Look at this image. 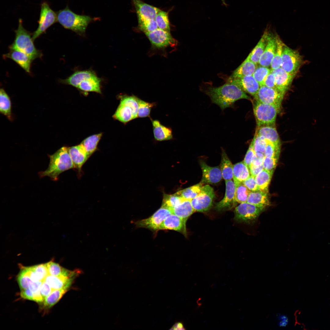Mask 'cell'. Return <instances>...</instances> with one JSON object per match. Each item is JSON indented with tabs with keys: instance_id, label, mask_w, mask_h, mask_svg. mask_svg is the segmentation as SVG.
Listing matches in <instances>:
<instances>
[{
	"instance_id": "53",
	"label": "cell",
	"mask_w": 330,
	"mask_h": 330,
	"mask_svg": "<svg viewBox=\"0 0 330 330\" xmlns=\"http://www.w3.org/2000/svg\"><path fill=\"white\" fill-rule=\"evenodd\" d=\"M242 183L244 185L251 191L259 190L255 177L252 175L244 181Z\"/></svg>"
},
{
	"instance_id": "45",
	"label": "cell",
	"mask_w": 330,
	"mask_h": 330,
	"mask_svg": "<svg viewBox=\"0 0 330 330\" xmlns=\"http://www.w3.org/2000/svg\"><path fill=\"white\" fill-rule=\"evenodd\" d=\"M138 107V117L144 118L149 116L152 108L155 105V103H149L137 97Z\"/></svg>"
},
{
	"instance_id": "62",
	"label": "cell",
	"mask_w": 330,
	"mask_h": 330,
	"mask_svg": "<svg viewBox=\"0 0 330 330\" xmlns=\"http://www.w3.org/2000/svg\"><path fill=\"white\" fill-rule=\"evenodd\" d=\"M44 300V299L41 294L40 290L35 292L33 293V301H35L38 303H40L43 302Z\"/></svg>"
},
{
	"instance_id": "14",
	"label": "cell",
	"mask_w": 330,
	"mask_h": 330,
	"mask_svg": "<svg viewBox=\"0 0 330 330\" xmlns=\"http://www.w3.org/2000/svg\"><path fill=\"white\" fill-rule=\"evenodd\" d=\"M3 57L12 60L27 72L30 73L31 66L33 60L25 53L18 49L9 47V52L3 55Z\"/></svg>"
},
{
	"instance_id": "13",
	"label": "cell",
	"mask_w": 330,
	"mask_h": 330,
	"mask_svg": "<svg viewBox=\"0 0 330 330\" xmlns=\"http://www.w3.org/2000/svg\"><path fill=\"white\" fill-rule=\"evenodd\" d=\"M226 192L224 197L216 204L215 208L219 211L230 210L234 207L236 201L235 197V185L232 180L226 181Z\"/></svg>"
},
{
	"instance_id": "57",
	"label": "cell",
	"mask_w": 330,
	"mask_h": 330,
	"mask_svg": "<svg viewBox=\"0 0 330 330\" xmlns=\"http://www.w3.org/2000/svg\"><path fill=\"white\" fill-rule=\"evenodd\" d=\"M265 156L264 154L260 152L255 153L252 159L251 164L255 166H259L263 164Z\"/></svg>"
},
{
	"instance_id": "42",
	"label": "cell",
	"mask_w": 330,
	"mask_h": 330,
	"mask_svg": "<svg viewBox=\"0 0 330 330\" xmlns=\"http://www.w3.org/2000/svg\"><path fill=\"white\" fill-rule=\"evenodd\" d=\"M158 28L170 32L168 13L160 10L155 18Z\"/></svg>"
},
{
	"instance_id": "54",
	"label": "cell",
	"mask_w": 330,
	"mask_h": 330,
	"mask_svg": "<svg viewBox=\"0 0 330 330\" xmlns=\"http://www.w3.org/2000/svg\"><path fill=\"white\" fill-rule=\"evenodd\" d=\"M255 153V152L253 148L252 143L251 142L243 161L248 167L249 169Z\"/></svg>"
},
{
	"instance_id": "4",
	"label": "cell",
	"mask_w": 330,
	"mask_h": 330,
	"mask_svg": "<svg viewBox=\"0 0 330 330\" xmlns=\"http://www.w3.org/2000/svg\"><path fill=\"white\" fill-rule=\"evenodd\" d=\"M15 32L14 41L9 47L18 49L25 53L33 61L41 57V52L36 48L32 35L24 27L22 20L20 18L19 20L18 27Z\"/></svg>"
},
{
	"instance_id": "46",
	"label": "cell",
	"mask_w": 330,
	"mask_h": 330,
	"mask_svg": "<svg viewBox=\"0 0 330 330\" xmlns=\"http://www.w3.org/2000/svg\"><path fill=\"white\" fill-rule=\"evenodd\" d=\"M271 71V69L268 67L260 65L256 67L252 76L260 86L263 85L266 78Z\"/></svg>"
},
{
	"instance_id": "44",
	"label": "cell",
	"mask_w": 330,
	"mask_h": 330,
	"mask_svg": "<svg viewBox=\"0 0 330 330\" xmlns=\"http://www.w3.org/2000/svg\"><path fill=\"white\" fill-rule=\"evenodd\" d=\"M137 97L135 96L124 95L121 97L120 103L130 108L132 111L134 119L138 117V104Z\"/></svg>"
},
{
	"instance_id": "29",
	"label": "cell",
	"mask_w": 330,
	"mask_h": 330,
	"mask_svg": "<svg viewBox=\"0 0 330 330\" xmlns=\"http://www.w3.org/2000/svg\"><path fill=\"white\" fill-rule=\"evenodd\" d=\"M268 32V29L267 28L256 45L248 56L250 60L256 65L258 63L259 59L266 46Z\"/></svg>"
},
{
	"instance_id": "5",
	"label": "cell",
	"mask_w": 330,
	"mask_h": 330,
	"mask_svg": "<svg viewBox=\"0 0 330 330\" xmlns=\"http://www.w3.org/2000/svg\"><path fill=\"white\" fill-rule=\"evenodd\" d=\"M253 112L257 126L275 125L276 117L280 108L274 105L255 101Z\"/></svg>"
},
{
	"instance_id": "27",
	"label": "cell",
	"mask_w": 330,
	"mask_h": 330,
	"mask_svg": "<svg viewBox=\"0 0 330 330\" xmlns=\"http://www.w3.org/2000/svg\"><path fill=\"white\" fill-rule=\"evenodd\" d=\"M95 75L94 73L90 71H78L75 72L66 79L61 80L60 81L62 83L78 88L82 81Z\"/></svg>"
},
{
	"instance_id": "9",
	"label": "cell",
	"mask_w": 330,
	"mask_h": 330,
	"mask_svg": "<svg viewBox=\"0 0 330 330\" xmlns=\"http://www.w3.org/2000/svg\"><path fill=\"white\" fill-rule=\"evenodd\" d=\"M215 196L212 187L207 184L203 185L199 194L191 200L195 211L204 212L209 210L212 206Z\"/></svg>"
},
{
	"instance_id": "52",
	"label": "cell",
	"mask_w": 330,
	"mask_h": 330,
	"mask_svg": "<svg viewBox=\"0 0 330 330\" xmlns=\"http://www.w3.org/2000/svg\"><path fill=\"white\" fill-rule=\"evenodd\" d=\"M278 159V158L265 157L263 163V169L273 174Z\"/></svg>"
},
{
	"instance_id": "1",
	"label": "cell",
	"mask_w": 330,
	"mask_h": 330,
	"mask_svg": "<svg viewBox=\"0 0 330 330\" xmlns=\"http://www.w3.org/2000/svg\"><path fill=\"white\" fill-rule=\"evenodd\" d=\"M205 93L210 97L212 102L218 105L222 110L232 107L239 100H251L250 97L240 87L229 82L218 87H208L206 90Z\"/></svg>"
},
{
	"instance_id": "26",
	"label": "cell",
	"mask_w": 330,
	"mask_h": 330,
	"mask_svg": "<svg viewBox=\"0 0 330 330\" xmlns=\"http://www.w3.org/2000/svg\"><path fill=\"white\" fill-rule=\"evenodd\" d=\"M268 193L259 190L251 191L247 202L258 207L265 208L270 204Z\"/></svg>"
},
{
	"instance_id": "19",
	"label": "cell",
	"mask_w": 330,
	"mask_h": 330,
	"mask_svg": "<svg viewBox=\"0 0 330 330\" xmlns=\"http://www.w3.org/2000/svg\"><path fill=\"white\" fill-rule=\"evenodd\" d=\"M227 82L235 84L240 87L244 91L254 96L258 92L260 85L252 75L242 78L229 79Z\"/></svg>"
},
{
	"instance_id": "17",
	"label": "cell",
	"mask_w": 330,
	"mask_h": 330,
	"mask_svg": "<svg viewBox=\"0 0 330 330\" xmlns=\"http://www.w3.org/2000/svg\"><path fill=\"white\" fill-rule=\"evenodd\" d=\"M135 9L138 20L155 19L159 8L145 3L141 0H132Z\"/></svg>"
},
{
	"instance_id": "22",
	"label": "cell",
	"mask_w": 330,
	"mask_h": 330,
	"mask_svg": "<svg viewBox=\"0 0 330 330\" xmlns=\"http://www.w3.org/2000/svg\"><path fill=\"white\" fill-rule=\"evenodd\" d=\"M255 133L268 141L277 145H281L280 138L275 125L258 126Z\"/></svg>"
},
{
	"instance_id": "2",
	"label": "cell",
	"mask_w": 330,
	"mask_h": 330,
	"mask_svg": "<svg viewBox=\"0 0 330 330\" xmlns=\"http://www.w3.org/2000/svg\"><path fill=\"white\" fill-rule=\"evenodd\" d=\"M50 161L47 169L39 172L41 178L50 177L56 181L62 172L75 167L68 152V147L64 146L52 155H49Z\"/></svg>"
},
{
	"instance_id": "59",
	"label": "cell",
	"mask_w": 330,
	"mask_h": 330,
	"mask_svg": "<svg viewBox=\"0 0 330 330\" xmlns=\"http://www.w3.org/2000/svg\"><path fill=\"white\" fill-rule=\"evenodd\" d=\"M263 169V164L259 166H255L251 164L249 167L251 175L255 177Z\"/></svg>"
},
{
	"instance_id": "37",
	"label": "cell",
	"mask_w": 330,
	"mask_h": 330,
	"mask_svg": "<svg viewBox=\"0 0 330 330\" xmlns=\"http://www.w3.org/2000/svg\"><path fill=\"white\" fill-rule=\"evenodd\" d=\"M273 174L263 169L255 177L259 190L268 192V188Z\"/></svg>"
},
{
	"instance_id": "21",
	"label": "cell",
	"mask_w": 330,
	"mask_h": 330,
	"mask_svg": "<svg viewBox=\"0 0 330 330\" xmlns=\"http://www.w3.org/2000/svg\"><path fill=\"white\" fill-rule=\"evenodd\" d=\"M68 152L75 168L80 170L83 164L89 158L84 147L81 143L69 147Z\"/></svg>"
},
{
	"instance_id": "28",
	"label": "cell",
	"mask_w": 330,
	"mask_h": 330,
	"mask_svg": "<svg viewBox=\"0 0 330 330\" xmlns=\"http://www.w3.org/2000/svg\"><path fill=\"white\" fill-rule=\"evenodd\" d=\"M250 174L249 168L243 161L233 165V179L235 185L242 183L250 176Z\"/></svg>"
},
{
	"instance_id": "32",
	"label": "cell",
	"mask_w": 330,
	"mask_h": 330,
	"mask_svg": "<svg viewBox=\"0 0 330 330\" xmlns=\"http://www.w3.org/2000/svg\"><path fill=\"white\" fill-rule=\"evenodd\" d=\"M233 166L225 150L222 149L220 168L222 177L225 181L233 178Z\"/></svg>"
},
{
	"instance_id": "63",
	"label": "cell",
	"mask_w": 330,
	"mask_h": 330,
	"mask_svg": "<svg viewBox=\"0 0 330 330\" xmlns=\"http://www.w3.org/2000/svg\"><path fill=\"white\" fill-rule=\"evenodd\" d=\"M170 330H185L183 323L181 322H176L170 329Z\"/></svg>"
},
{
	"instance_id": "61",
	"label": "cell",
	"mask_w": 330,
	"mask_h": 330,
	"mask_svg": "<svg viewBox=\"0 0 330 330\" xmlns=\"http://www.w3.org/2000/svg\"><path fill=\"white\" fill-rule=\"evenodd\" d=\"M20 295L24 299L33 301V293L28 288L21 291Z\"/></svg>"
},
{
	"instance_id": "11",
	"label": "cell",
	"mask_w": 330,
	"mask_h": 330,
	"mask_svg": "<svg viewBox=\"0 0 330 330\" xmlns=\"http://www.w3.org/2000/svg\"><path fill=\"white\" fill-rule=\"evenodd\" d=\"M284 94L277 89L262 85L254 97L256 101L274 105L280 108Z\"/></svg>"
},
{
	"instance_id": "20",
	"label": "cell",
	"mask_w": 330,
	"mask_h": 330,
	"mask_svg": "<svg viewBox=\"0 0 330 330\" xmlns=\"http://www.w3.org/2000/svg\"><path fill=\"white\" fill-rule=\"evenodd\" d=\"M186 222L176 215L172 214L164 220L160 227L159 230H173L186 235Z\"/></svg>"
},
{
	"instance_id": "3",
	"label": "cell",
	"mask_w": 330,
	"mask_h": 330,
	"mask_svg": "<svg viewBox=\"0 0 330 330\" xmlns=\"http://www.w3.org/2000/svg\"><path fill=\"white\" fill-rule=\"evenodd\" d=\"M57 22L64 28L79 34H84L88 24L97 20L90 16L80 15L72 11L68 6L56 12Z\"/></svg>"
},
{
	"instance_id": "8",
	"label": "cell",
	"mask_w": 330,
	"mask_h": 330,
	"mask_svg": "<svg viewBox=\"0 0 330 330\" xmlns=\"http://www.w3.org/2000/svg\"><path fill=\"white\" fill-rule=\"evenodd\" d=\"M265 208L247 202L240 204L234 211V218L240 222L250 223L256 221Z\"/></svg>"
},
{
	"instance_id": "24",
	"label": "cell",
	"mask_w": 330,
	"mask_h": 330,
	"mask_svg": "<svg viewBox=\"0 0 330 330\" xmlns=\"http://www.w3.org/2000/svg\"><path fill=\"white\" fill-rule=\"evenodd\" d=\"M256 66L257 65L251 61L248 56L235 70L228 79H233L252 75L257 67Z\"/></svg>"
},
{
	"instance_id": "56",
	"label": "cell",
	"mask_w": 330,
	"mask_h": 330,
	"mask_svg": "<svg viewBox=\"0 0 330 330\" xmlns=\"http://www.w3.org/2000/svg\"><path fill=\"white\" fill-rule=\"evenodd\" d=\"M53 290L48 284L44 281H43L40 287V291L44 299Z\"/></svg>"
},
{
	"instance_id": "6",
	"label": "cell",
	"mask_w": 330,
	"mask_h": 330,
	"mask_svg": "<svg viewBox=\"0 0 330 330\" xmlns=\"http://www.w3.org/2000/svg\"><path fill=\"white\" fill-rule=\"evenodd\" d=\"M40 10L38 27L32 34L34 41L57 22V13L51 8L47 2L44 1L42 2Z\"/></svg>"
},
{
	"instance_id": "7",
	"label": "cell",
	"mask_w": 330,
	"mask_h": 330,
	"mask_svg": "<svg viewBox=\"0 0 330 330\" xmlns=\"http://www.w3.org/2000/svg\"><path fill=\"white\" fill-rule=\"evenodd\" d=\"M302 62V57L299 53L285 44L280 67L289 73L296 75Z\"/></svg>"
},
{
	"instance_id": "51",
	"label": "cell",
	"mask_w": 330,
	"mask_h": 330,
	"mask_svg": "<svg viewBox=\"0 0 330 330\" xmlns=\"http://www.w3.org/2000/svg\"><path fill=\"white\" fill-rule=\"evenodd\" d=\"M37 275L39 281H44L49 275L46 264H42L31 266Z\"/></svg>"
},
{
	"instance_id": "55",
	"label": "cell",
	"mask_w": 330,
	"mask_h": 330,
	"mask_svg": "<svg viewBox=\"0 0 330 330\" xmlns=\"http://www.w3.org/2000/svg\"><path fill=\"white\" fill-rule=\"evenodd\" d=\"M263 85L265 86L268 87L276 89L275 85V77L271 71L266 78Z\"/></svg>"
},
{
	"instance_id": "47",
	"label": "cell",
	"mask_w": 330,
	"mask_h": 330,
	"mask_svg": "<svg viewBox=\"0 0 330 330\" xmlns=\"http://www.w3.org/2000/svg\"><path fill=\"white\" fill-rule=\"evenodd\" d=\"M17 280L21 291L28 288L32 281L24 266H21V270L17 276Z\"/></svg>"
},
{
	"instance_id": "30",
	"label": "cell",
	"mask_w": 330,
	"mask_h": 330,
	"mask_svg": "<svg viewBox=\"0 0 330 330\" xmlns=\"http://www.w3.org/2000/svg\"><path fill=\"white\" fill-rule=\"evenodd\" d=\"M172 214L186 221L188 218L195 212L191 200H185L175 207L172 210Z\"/></svg>"
},
{
	"instance_id": "16",
	"label": "cell",
	"mask_w": 330,
	"mask_h": 330,
	"mask_svg": "<svg viewBox=\"0 0 330 330\" xmlns=\"http://www.w3.org/2000/svg\"><path fill=\"white\" fill-rule=\"evenodd\" d=\"M200 164L202 171L201 182L203 183L215 184L221 181L222 176L219 167H210L203 161H200Z\"/></svg>"
},
{
	"instance_id": "49",
	"label": "cell",
	"mask_w": 330,
	"mask_h": 330,
	"mask_svg": "<svg viewBox=\"0 0 330 330\" xmlns=\"http://www.w3.org/2000/svg\"><path fill=\"white\" fill-rule=\"evenodd\" d=\"M280 145H277L267 141L264 155L265 157L279 158L280 150Z\"/></svg>"
},
{
	"instance_id": "64",
	"label": "cell",
	"mask_w": 330,
	"mask_h": 330,
	"mask_svg": "<svg viewBox=\"0 0 330 330\" xmlns=\"http://www.w3.org/2000/svg\"><path fill=\"white\" fill-rule=\"evenodd\" d=\"M222 5L226 6V7H227L228 6V5L227 4L225 1V0H221Z\"/></svg>"
},
{
	"instance_id": "33",
	"label": "cell",
	"mask_w": 330,
	"mask_h": 330,
	"mask_svg": "<svg viewBox=\"0 0 330 330\" xmlns=\"http://www.w3.org/2000/svg\"><path fill=\"white\" fill-rule=\"evenodd\" d=\"M100 79L96 75L82 81L78 88L81 90L101 93Z\"/></svg>"
},
{
	"instance_id": "10",
	"label": "cell",
	"mask_w": 330,
	"mask_h": 330,
	"mask_svg": "<svg viewBox=\"0 0 330 330\" xmlns=\"http://www.w3.org/2000/svg\"><path fill=\"white\" fill-rule=\"evenodd\" d=\"M172 214V212L171 210L161 206L151 216L138 220L135 222V224L138 227L145 228L153 231H157L159 230L164 220Z\"/></svg>"
},
{
	"instance_id": "25",
	"label": "cell",
	"mask_w": 330,
	"mask_h": 330,
	"mask_svg": "<svg viewBox=\"0 0 330 330\" xmlns=\"http://www.w3.org/2000/svg\"><path fill=\"white\" fill-rule=\"evenodd\" d=\"M152 121L153 135L156 140L161 141L173 138L171 128L163 125L158 120H152Z\"/></svg>"
},
{
	"instance_id": "36",
	"label": "cell",
	"mask_w": 330,
	"mask_h": 330,
	"mask_svg": "<svg viewBox=\"0 0 330 330\" xmlns=\"http://www.w3.org/2000/svg\"><path fill=\"white\" fill-rule=\"evenodd\" d=\"M275 36L277 46L275 53L270 66L272 70L280 67L283 52L285 45L277 34H275Z\"/></svg>"
},
{
	"instance_id": "12",
	"label": "cell",
	"mask_w": 330,
	"mask_h": 330,
	"mask_svg": "<svg viewBox=\"0 0 330 330\" xmlns=\"http://www.w3.org/2000/svg\"><path fill=\"white\" fill-rule=\"evenodd\" d=\"M152 46L156 48H162L176 45V40L171 36L170 32L158 28L145 33Z\"/></svg>"
},
{
	"instance_id": "34",
	"label": "cell",
	"mask_w": 330,
	"mask_h": 330,
	"mask_svg": "<svg viewBox=\"0 0 330 330\" xmlns=\"http://www.w3.org/2000/svg\"><path fill=\"white\" fill-rule=\"evenodd\" d=\"M113 117L124 123L134 119L131 108L121 103L120 104Z\"/></svg>"
},
{
	"instance_id": "18",
	"label": "cell",
	"mask_w": 330,
	"mask_h": 330,
	"mask_svg": "<svg viewBox=\"0 0 330 330\" xmlns=\"http://www.w3.org/2000/svg\"><path fill=\"white\" fill-rule=\"evenodd\" d=\"M268 31L267 44L258 63L260 65L267 67L270 66L277 46L275 35L270 31L269 29Z\"/></svg>"
},
{
	"instance_id": "48",
	"label": "cell",
	"mask_w": 330,
	"mask_h": 330,
	"mask_svg": "<svg viewBox=\"0 0 330 330\" xmlns=\"http://www.w3.org/2000/svg\"><path fill=\"white\" fill-rule=\"evenodd\" d=\"M138 27L145 33L152 31L158 28L155 19L138 20Z\"/></svg>"
},
{
	"instance_id": "50",
	"label": "cell",
	"mask_w": 330,
	"mask_h": 330,
	"mask_svg": "<svg viewBox=\"0 0 330 330\" xmlns=\"http://www.w3.org/2000/svg\"><path fill=\"white\" fill-rule=\"evenodd\" d=\"M254 149L255 153H264L267 144V141L262 137L256 133L251 141Z\"/></svg>"
},
{
	"instance_id": "35",
	"label": "cell",
	"mask_w": 330,
	"mask_h": 330,
	"mask_svg": "<svg viewBox=\"0 0 330 330\" xmlns=\"http://www.w3.org/2000/svg\"><path fill=\"white\" fill-rule=\"evenodd\" d=\"M46 264L50 275L58 276L63 275L69 277H74L75 274L74 271L64 269L59 264L53 261H50Z\"/></svg>"
},
{
	"instance_id": "58",
	"label": "cell",
	"mask_w": 330,
	"mask_h": 330,
	"mask_svg": "<svg viewBox=\"0 0 330 330\" xmlns=\"http://www.w3.org/2000/svg\"><path fill=\"white\" fill-rule=\"evenodd\" d=\"M278 325L281 327H286L289 323V319L288 317L284 314H279L277 316Z\"/></svg>"
},
{
	"instance_id": "15",
	"label": "cell",
	"mask_w": 330,
	"mask_h": 330,
	"mask_svg": "<svg viewBox=\"0 0 330 330\" xmlns=\"http://www.w3.org/2000/svg\"><path fill=\"white\" fill-rule=\"evenodd\" d=\"M271 72L275 77L276 88L284 94L290 86L296 75L289 73L280 67L271 69Z\"/></svg>"
},
{
	"instance_id": "23",
	"label": "cell",
	"mask_w": 330,
	"mask_h": 330,
	"mask_svg": "<svg viewBox=\"0 0 330 330\" xmlns=\"http://www.w3.org/2000/svg\"><path fill=\"white\" fill-rule=\"evenodd\" d=\"M74 277L62 275L58 276L48 275L44 281L53 290L63 288H69L73 281Z\"/></svg>"
},
{
	"instance_id": "41",
	"label": "cell",
	"mask_w": 330,
	"mask_h": 330,
	"mask_svg": "<svg viewBox=\"0 0 330 330\" xmlns=\"http://www.w3.org/2000/svg\"><path fill=\"white\" fill-rule=\"evenodd\" d=\"M185 199L176 193L174 194H164L161 206L167 208L171 211Z\"/></svg>"
},
{
	"instance_id": "43",
	"label": "cell",
	"mask_w": 330,
	"mask_h": 330,
	"mask_svg": "<svg viewBox=\"0 0 330 330\" xmlns=\"http://www.w3.org/2000/svg\"><path fill=\"white\" fill-rule=\"evenodd\" d=\"M235 186V197L236 202L240 204L247 202L251 191L242 183Z\"/></svg>"
},
{
	"instance_id": "60",
	"label": "cell",
	"mask_w": 330,
	"mask_h": 330,
	"mask_svg": "<svg viewBox=\"0 0 330 330\" xmlns=\"http://www.w3.org/2000/svg\"><path fill=\"white\" fill-rule=\"evenodd\" d=\"M43 281H38L34 282L32 281L28 287V288L33 293L35 292L40 290L41 285Z\"/></svg>"
},
{
	"instance_id": "40",
	"label": "cell",
	"mask_w": 330,
	"mask_h": 330,
	"mask_svg": "<svg viewBox=\"0 0 330 330\" xmlns=\"http://www.w3.org/2000/svg\"><path fill=\"white\" fill-rule=\"evenodd\" d=\"M68 288L53 290L44 300V306L49 308L56 304L68 291Z\"/></svg>"
},
{
	"instance_id": "38",
	"label": "cell",
	"mask_w": 330,
	"mask_h": 330,
	"mask_svg": "<svg viewBox=\"0 0 330 330\" xmlns=\"http://www.w3.org/2000/svg\"><path fill=\"white\" fill-rule=\"evenodd\" d=\"M102 135L101 133L92 135L86 138L81 142L89 157L97 149Z\"/></svg>"
},
{
	"instance_id": "39",
	"label": "cell",
	"mask_w": 330,
	"mask_h": 330,
	"mask_svg": "<svg viewBox=\"0 0 330 330\" xmlns=\"http://www.w3.org/2000/svg\"><path fill=\"white\" fill-rule=\"evenodd\" d=\"M204 184L200 182L196 184L178 191L176 193L184 199L191 200L199 194Z\"/></svg>"
},
{
	"instance_id": "31",
	"label": "cell",
	"mask_w": 330,
	"mask_h": 330,
	"mask_svg": "<svg viewBox=\"0 0 330 330\" xmlns=\"http://www.w3.org/2000/svg\"><path fill=\"white\" fill-rule=\"evenodd\" d=\"M11 103L10 98L5 90H0V112L10 121H12Z\"/></svg>"
}]
</instances>
